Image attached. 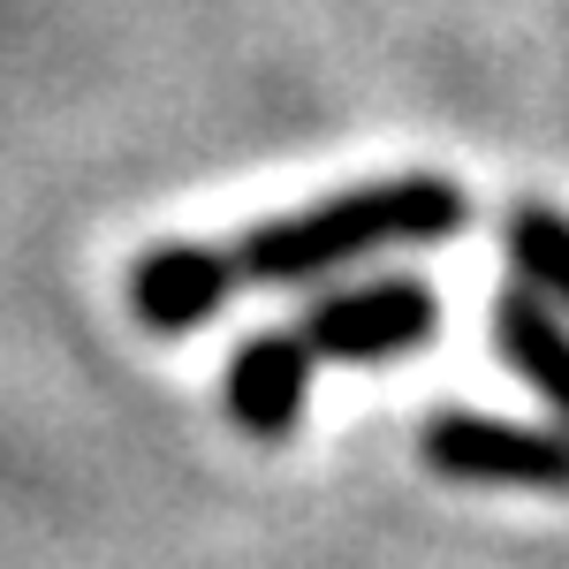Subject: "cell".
Listing matches in <instances>:
<instances>
[{
  "mask_svg": "<svg viewBox=\"0 0 569 569\" xmlns=\"http://www.w3.org/2000/svg\"><path fill=\"white\" fill-rule=\"evenodd\" d=\"M493 350L569 433V319L562 311L547 297H531V289H501L493 297Z\"/></svg>",
  "mask_w": 569,
  "mask_h": 569,
  "instance_id": "obj_6",
  "label": "cell"
},
{
  "mask_svg": "<svg viewBox=\"0 0 569 569\" xmlns=\"http://www.w3.org/2000/svg\"><path fill=\"white\" fill-rule=\"evenodd\" d=\"M228 289H236V259L213 251V243H168V251L137 259V273H130V305L152 335H190V327H206V319L228 305Z\"/></svg>",
  "mask_w": 569,
  "mask_h": 569,
  "instance_id": "obj_5",
  "label": "cell"
},
{
  "mask_svg": "<svg viewBox=\"0 0 569 569\" xmlns=\"http://www.w3.org/2000/svg\"><path fill=\"white\" fill-rule=\"evenodd\" d=\"M418 456L433 463L440 479L569 493V433L562 426H517V418H486V410H440L418 433Z\"/></svg>",
  "mask_w": 569,
  "mask_h": 569,
  "instance_id": "obj_2",
  "label": "cell"
},
{
  "mask_svg": "<svg viewBox=\"0 0 569 569\" xmlns=\"http://www.w3.org/2000/svg\"><path fill=\"white\" fill-rule=\"evenodd\" d=\"M463 220H471V198L448 176H395L266 220L228 259H236V281H311V273H335L350 259H372L388 243H440Z\"/></svg>",
  "mask_w": 569,
  "mask_h": 569,
  "instance_id": "obj_1",
  "label": "cell"
},
{
  "mask_svg": "<svg viewBox=\"0 0 569 569\" xmlns=\"http://www.w3.org/2000/svg\"><path fill=\"white\" fill-rule=\"evenodd\" d=\"M509 259H517L531 297H547L569 319V213H555V206H517L509 213Z\"/></svg>",
  "mask_w": 569,
  "mask_h": 569,
  "instance_id": "obj_7",
  "label": "cell"
},
{
  "mask_svg": "<svg viewBox=\"0 0 569 569\" xmlns=\"http://www.w3.org/2000/svg\"><path fill=\"white\" fill-rule=\"evenodd\" d=\"M433 327H440V305L426 281H365V289H342V297L311 305L305 350L319 365H380V357L433 342Z\"/></svg>",
  "mask_w": 569,
  "mask_h": 569,
  "instance_id": "obj_3",
  "label": "cell"
},
{
  "mask_svg": "<svg viewBox=\"0 0 569 569\" xmlns=\"http://www.w3.org/2000/svg\"><path fill=\"white\" fill-rule=\"evenodd\" d=\"M311 365L319 357L305 350V335H251L228 357V388H220L228 418L251 440H289L311 402Z\"/></svg>",
  "mask_w": 569,
  "mask_h": 569,
  "instance_id": "obj_4",
  "label": "cell"
}]
</instances>
